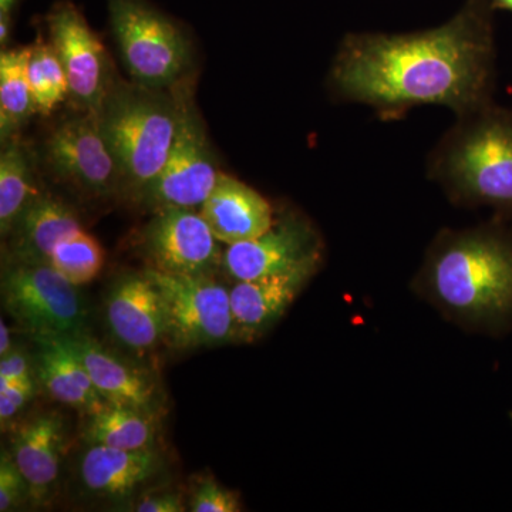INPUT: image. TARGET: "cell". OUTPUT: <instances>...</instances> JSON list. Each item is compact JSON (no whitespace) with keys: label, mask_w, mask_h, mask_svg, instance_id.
Listing matches in <instances>:
<instances>
[{"label":"cell","mask_w":512,"mask_h":512,"mask_svg":"<svg viewBox=\"0 0 512 512\" xmlns=\"http://www.w3.org/2000/svg\"><path fill=\"white\" fill-rule=\"evenodd\" d=\"M195 84L197 76L192 72L173 86L178 106L173 144L163 170L140 201L141 207L151 212L168 208L198 210L221 173L195 100Z\"/></svg>","instance_id":"8992f818"},{"label":"cell","mask_w":512,"mask_h":512,"mask_svg":"<svg viewBox=\"0 0 512 512\" xmlns=\"http://www.w3.org/2000/svg\"><path fill=\"white\" fill-rule=\"evenodd\" d=\"M431 173L454 200L512 215V117L487 106L460 116Z\"/></svg>","instance_id":"277c9868"},{"label":"cell","mask_w":512,"mask_h":512,"mask_svg":"<svg viewBox=\"0 0 512 512\" xmlns=\"http://www.w3.org/2000/svg\"><path fill=\"white\" fill-rule=\"evenodd\" d=\"M104 313L113 338L131 353L146 355L167 340L163 299L146 269L117 278Z\"/></svg>","instance_id":"4fadbf2b"},{"label":"cell","mask_w":512,"mask_h":512,"mask_svg":"<svg viewBox=\"0 0 512 512\" xmlns=\"http://www.w3.org/2000/svg\"><path fill=\"white\" fill-rule=\"evenodd\" d=\"M66 426L57 412L37 414L23 421L12 437L9 450L28 484L30 503L49 501L59 477Z\"/></svg>","instance_id":"2e32d148"},{"label":"cell","mask_w":512,"mask_h":512,"mask_svg":"<svg viewBox=\"0 0 512 512\" xmlns=\"http://www.w3.org/2000/svg\"><path fill=\"white\" fill-rule=\"evenodd\" d=\"M79 229L82 225L73 207L45 190L6 238V262L49 264L56 245Z\"/></svg>","instance_id":"d6986e66"},{"label":"cell","mask_w":512,"mask_h":512,"mask_svg":"<svg viewBox=\"0 0 512 512\" xmlns=\"http://www.w3.org/2000/svg\"><path fill=\"white\" fill-rule=\"evenodd\" d=\"M29 46L0 53V140L22 136L37 114L28 74Z\"/></svg>","instance_id":"603a6c76"},{"label":"cell","mask_w":512,"mask_h":512,"mask_svg":"<svg viewBox=\"0 0 512 512\" xmlns=\"http://www.w3.org/2000/svg\"><path fill=\"white\" fill-rule=\"evenodd\" d=\"M36 393V383L33 376L0 386V421L5 427L26 406Z\"/></svg>","instance_id":"83f0119b"},{"label":"cell","mask_w":512,"mask_h":512,"mask_svg":"<svg viewBox=\"0 0 512 512\" xmlns=\"http://www.w3.org/2000/svg\"><path fill=\"white\" fill-rule=\"evenodd\" d=\"M32 376V366L25 353L20 350H12L9 355L0 360V386L18 382Z\"/></svg>","instance_id":"f546056e"},{"label":"cell","mask_w":512,"mask_h":512,"mask_svg":"<svg viewBox=\"0 0 512 512\" xmlns=\"http://www.w3.org/2000/svg\"><path fill=\"white\" fill-rule=\"evenodd\" d=\"M220 244L200 210L194 208L153 212L140 237L148 268L195 278L214 276L222 268Z\"/></svg>","instance_id":"7c38bea8"},{"label":"cell","mask_w":512,"mask_h":512,"mask_svg":"<svg viewBox=\"0 0 512 512\" xmlns=\"http://www.w3.org/2000/svg\"><path fill=\"white\" fill-rule=\"evenodd\" d=\"M137 512H184L187 511L183 494L163 491L141 497L133 508Z\"/></svg>","instance_id":"f1b7e54d"},{"label":"cell","mask_w":512,"mask_h":512,"mask_svg":"<svg viewBox=\"0 0 512 512\" xmlns=\"http://www.w3.org/2000/svg\"><path fill=\"white\" fill-rule=\"evenodd\" d=\"M419 291L474 330H512V235L500 227L441 232L419 275Z\"/></svg>","instance_id":"7a4b0ae2"},{"label":"cell","mask_w":512,"mask_h":512,"mask_svg":"<svg viewBox=\"0 0 512 512\" xmlns=\"http://www.w3.org/2000/svg\"><path fill=\"white\" fill-rule=\"evenodd\" d=\"M40 164L80 197L93 201L121 198V178L101 133L99 114L73 110L50 128L39 148Z\"/></svg>","instance_id":"52a82bcc"},{"label":"cell","mask_w":512,"mask_h":512,"mask_svg":"<svg viewBox=\"0 0 512 512\" xmlns=\"http://www.w3.org/2000/svg\"><path fill=\"white\" fill-rule=\"evenodd\" d=\"M121 178V198L140 205L167 161L177 127L174 87L153 89L117 74L99 110Z\"/></svg>","instance_id":"3957f363"},{"label":"cell","mask_w":512,"mask_h":512,"mask_svg":"<svg viewBox=\"0 0 512 512\" xmlns=\"http://www.w3.org/2000/svg\"><path fill=\"white\" fill-rule=\"evenodd\" d=\"M28 74L37 114L50 116L60 104L69 101V82L62 60L42 33L29 46Z\"/></svg>","instance_id":"cb8c5ba5"},{"label":"cell","mask_w":512,"mask_h":512,"mask_svg":"<svg viewBox=\"0 0 512 512\" xmlns=\"http://www.w3.org/2000/svg\"><path fill=\"white\" fill-rule=\"evenodd\" d=\"M198 210L212 234L227 247L264 234L276 217L264 195L222 171Z\"/></svg>","instance_id":"9a60e30c"},{"label":"cell","mask_w":512,"mask_h":512,"mask_svg":"<svg viewBox=\"0 0 512 512\" xmlns=\"http://www.w3.org/2000/svg\"><path fill=\"white\" fill-rule=\"evenodd\" d=\"M2 305L33 338L86 332L87 309L77 286L50 264L6 262Z\"/></svg>","instance_id":"ba28073f"},{"label":"cell","mask_w":512,"mask_h":512,"mask_svg":"<svg viewBox=\"0 0 512 512\" xmlns=\"http://www.w3.org/2000/svg\"><path fill=\"white\" fill-rule=\"evenodd\" d=\"M13 16L0 13V46L6 49L9 45L10 36H12Z\"/></svg>","instance_id":"4dcf8cb0"},{"label":"cell","mask_w":512,"mask_h":512,"mask_svg":"<svg viewBox=\"0 0 512 512\" xmlns=\"http://www.w3.org/2000/svg\"><path fill=\"white\" fill-rule=\"evenodd\" d=\"M493 67L490 25L471 8L424 32L346 37L330 84L340 99L372 107L383 119L426 104L463 116L487 106Z\"/></svg>","instance_id":"6da1fadb"},{"label":"cell","mask_w":512,"mask_h":512,"mask_svg":"<svg viewBox=\"0 0 512 512\" xmlns=\"http://www.w3.org/2000/svg\"><path fill=\"white\" fill-rule=\"evenodd\" d=\"M29 500L28 484L13 460L10 450H2L0 456V511L16 510Z\"/></svg>","instance_id":"4316f807"},{"label":"cell","mask_w":512,"mask_h":512,"mask_svg":"<svg viewBox=\"0 0 512 512\" xmlns=\"http://www.w3.org/2000/svg\"><path fill=\"white\" fill-rule=\"evenodd\" d=\"M49 264L74 286L93 282L104 265V251L100 242L84 229L74 232L56 245Z\"/></svg>","instance_id":"d4e9b609"},{"label":"cell","mask_w":512,"mask_h":512,"mask_svg":"<svg viewBox=\"0 0 512 512\" xmlns=\"http://www.w3.org/2000/svg\"><path fill=\"white\" fill-rule=\"evenodd\" d=\"M163 299L167 340L175 350L235 342L229 289L212 276L164 274L147 268Z\"/></svg>","instance_id":"9c48e42d"},{"label":"cell","mask_w":512,"mask_h":512,"mask_svg":"<svg viewBox=\"0 0 512 512\" xmlns=\"http://www.w3.org/2000/svg\"><path fill=\"white\" fill-rule=\"evenodd\" d=\"M192 512H238L241 501L235 491L228 490L212 476L198 478L188 503Z\"/></svg>","instance_id":"484cf974"},{"label":"cell","mask_w":512,"mask_h":512,"mask_svg":"<svg viewBox=\"0 0 512 512\" xmlns=\"http://www.w3.org/2000/svg\"><path fill=\"white\" fill-rule=\"evenodd\" d=\"M111 33L130 80L170 89L192 70L187 30L153 0H106Z\"/></svg>","instance_id":"5b68a950"},{"label":"cell","mask_w":512,"mask_h":512,"mask_svg":"<svg viewBox=\"0 0 512 512\" xmlns=\"http://www.w3.org/2000/svg\"><path fill=\"white\" fill-rule=\"evenodd\" d=\"M495 6L501 9L511 10L512 12V0H495Z\"/></svg>","instance_id":"836d02e7"},{"label":"cell","mask_w":512,"mask_h":512,"mask_svg":"<svg viewBox=\"0 0 512 512\" xmlns=\"http://www.w3.org/2000/svg\"><path fill=\"white\" fill-rule=\"evenodd\" d=\"M323 244L315 227L295 212L275 217L264 234L228 245L222 268L235 281L265 276L312 274L322 262Z\"/></svg>","instance_id":"8fae6325"},{"label":"cell","mask_w":512,"mask_h":512,"mask_svg":"<svg viewBox=\"0 0 512 512\" xmlns=\"http://www.w3.org/2000/svg\"><path fill=\"white\" fill-rule=\"evenodd\" d=\"M63 338L80 357L97 392L107 403L157 413L160 393L153 377L113 355L86 332Z\"/></svg>","instance_id":"e0dca14e"},{"label":"cell","mask_w":512,"mask_h":512,"mask_svg":"<svg viewBox=\"0 0 512 512\" xmlns=\"http://www.w3.org/2000/svg\"><path fill=\"white\" fill-rule=\"evenodd\" d=\"M49 40L62 60L73 110L99 113L117 73L101 37L82 10L59 0L46 15Z\"/></svg>","instance_id":"30bf717a"},{"label":"cell","mask_w":512,"mask_h":512,"mask_svg":"<svg viewBox=\"0 0 512 512\" xmlns=\"http://www.w3.org/2000/svg\"><path fill=\"white\" fill-rule=\"evenodd\" d=\"M163 466L156 448L133 451L92 444L80 458V483L94 497L121 503L157 477Z\"/></svg>","instance_id":"5bb4252c"},{"label":"cell","mask_w":512,"mask_h":512,"mask_svg":"<svg viewBox=\"0 0 512 512\" xmlns=\"http://www.w3.org/2000/svg\"><path fill=\"white\" fill-rule=\"evenodd\" d=\"M20 0H0V13L3 15L13 16Z\"/></svg>","instance_id":"d6a6232c"},{"label":"cell","mask_w":512,"mask_h":512,"mask_svg":"<svg viewBox=\"0 0 512 512\" xmlns=\"http://www.w3.org/2000/svg\"><path fill=\"white\" fill-rule=\"evenodd\" d=\"M157 436L156 414L110 403L86 416L82 430L87 446L97 444L120 450H154Z\"/></svg>","instance_id":"7402d4cb"},{"label":"cell","mask_w":512,"mask_h":512,"mask_svg":"<svg viewBox=\"0 0 512 512\" xmlns=\"http://www.w3.org/2000/svg\"><path fill=\"white\" fill-rule=\"evenodd\" d=\"M35 340L39 348L37 377L53 400L72 407L83 416H89L107 404L97 392L86 366L63 336Z\"/></svg>","instance_id":"ffe728a7"},{"label":"cell","mask_w":512,"mask_h":512,"mask_svg":"<svg viewBox=\"0 0 512 512\" xmlns=\"http://www.w3.org/2000/svg\"><path fill=\"white\" fill-rule=\"evenodd\" d=\"M12 350L9 326L6 325L5 320L0 319V357L9 355Z\"/></svg>","instance_id":"1f68e13d"},{"label":"cell","mask_w":512,"mask_h":512,"mask_svg":"<svg viewBox=\"0 0 512 512\" xmlns=\"http://www.w3.org/2000/svg\"><path fill=\"white\" fill-rule=\"evenodd\" d=\"M312 274L265 276L237 281L229 289L235 340L254 342L278 322Z\"/></svg>","instance_id":"ac0fdd59"},{"label":"cell","mask_w":512,"mask_h":512,"mask_svg":"<svg viewBox=\"0 0 512 512\" xmlns=\"http://www.w3.org/2000/svg\"><path fill=\"white\" fill-rule=\"evenodd\" d=\"M40 158L22 136L2 143L0 153V234L8 238L20 217L42 195Z\"/></svg>","instance_id":"44dd1931"}]
</instances>
